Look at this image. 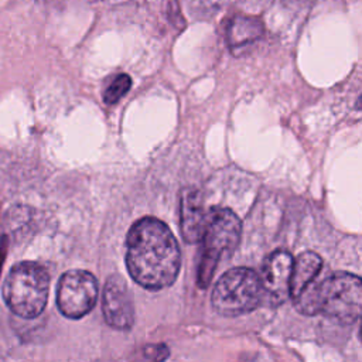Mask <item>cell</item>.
<instances>
[{"label": "cell", "mask_w": 362, "mask_h": 362, "mask_svg": "<svg viewBox=\"0 0 362 362\" xmlns=\"http://www.w3.org/2000/svg\"><path fill=\"white\" fill-rule=\"evenodd\" d=\"M49 274L35 262H21L11 267L3 287L7 307L18 317H38L48 300Z\"/></svg>", "instance_id": "cell-3"}, {"label": "cell", "mask_w": 362, "mask_h": 362, "mask_svg": "<svg viewBox=\"0 0 362 362\" xmlns=\"http://www.w3.org/2000/svg\"><path fill=\"white\" fill-rule=\"evenodd\" d=\"M181 233L185 242L197 243L202 239L206 214L204 209L202 194L197 188H187L181 194Z\"/></svg>", "instance_id": "cell-9"}, {"label": "cell", "mask_w": 362, "mask_h": 362, "mask_svg": "<svg viewBox=\"0 0 362 362\" xmlns=\"http://www.w3.org/2000/svg\"><path fill=\"white\" fill-rule=\"evenodd\" d=\"M296 308L305 314H325L342 324H352L361 315L362 281L358 276L337 272L321 283H310L297 297Z\"/></svg>", "instance_id": "cell-2"}, {"label": "cell", "mask_w": 362, "mask_h": 362, "mask_svg": "<svg viewBox=\"0 0 362 362\" xmlns=\"http://www.w3.org/2000/svg\"><path fill=\"white\" fill-rule=\"evenodd\" d=\"M322 267L321 257L314 252H303L293 259L290 277V296L297 297L320 273Z\"/></svg>", "instance_id": "cell-10"}, {"label": "cell", "mask_w": 362, "mask_h": 362, "mask_svg": "<svg viewBox=\"0 0 362 362\" xmlns=\"http://www.w3.org/2000/svg\"><path fill=\"white\" fill-rule=\"evenodd\" d=\"M262 294L259 274L247 267H235L218 279L211 301L218 314L238 317L253 311L259 305Z\"/></svg>", "instance_id": "cell-5"}, {"label": "cell", "mask_w": 362, "mask_h": 362, "mask_svg": "<svg viewBox=\"0 0 362 362\" xmlns=\"http://www.w3.org/2000/svg\"><path fill=\"white\" fill-rule=\"evenodd\" d=\"M132 79L127 74H119L113 78V81L107 85V88L103 92V100L107 105H113L119 102L130 89Z\"/></svg>", "instance_id": "cell-12"}, {"label": "cell", "mask_w": 362, "mask_h": 362, "mask_svg": "<svg viewBox=\"0 0 362 362\" xmlns=\"http://www.w3.org/2000/svg\"><path fill=\"white\" fill-rule=\"evenodd\" d=\"M242 232L240 219L228 208L211 211L202 235L204 252L198 269V284L206 287L223 256H229L238 246Z\"/></svg>", "instance_id": "cell-4"}, {"label": "cell", "mask_w": 362, "mask_h": 362, "mask_svg": "<svg viewBox=\"0 0 362 362\" xmlns=\"http://www.w3.org/2000/svg\"><path fill=\"white\" fill-rule=\"evenodd\" d=\"M98 281L86 270H69L59 279L57 287V305L68 318H82L95 305Z\"/></svg>", "instance_id": "cell-6"}, {"label": "cell", "mask_w": 362, "mask_h": 362, "mask_svg": "<svg viewBox=\"0 0 362 362\" xmlns=\"http://www.w3.org/2000/svg\"><path fill=\"white\" fill-rule=\"evenodd\" d=\"M126 264L132 279L144 288L171 286L180 272L181 253L170 228L153 216L134 222L126 239Z\"/></svg>", "instance_id": "cell-1"}, {"label": "cell", "mask_w": 362, "mask_h": 362, "mask_svg": "<svg viewBox=\"0 0 362 362\" xmlns=\"http://www.w3.org/2000/svg\"><path fill=\"white\" fill-rule=\"evenodd\" d=\"M102 311L106 322L116 329H130L134 324V305L126 281L117 276H109L102 293Z\"/></svg>", "instance_id": "cell-7"}, {"label": "cell", "mask_w": 362, "mask_h": 362, "mask_svg": "<svg viewBox=\"0 0 362 362\" xmlns=\"http://www.w3.org/2000/svg\"><path fill=\"white\" fill-rule=\"evenodd\" d=\"M293 267V256L283 249L270 253L262 269L260 283L262 291L269 303L279 305L290 297V277Z\"/></svg>", "instance_id": "cell-8"}, {"label": "cell", "mask_w": 362, "mask_h": 362, "mask_svg": "<svg viewBox=\"0 0 362 362\" xmlns=\"http://www.w3.org/2000/svg\"><path fill=\"white\" fill-rule=\"evenodd\" d=\"M144 356L148 359L154 361H161L168 356V349L163 344H156V345H148L144 348Z\"/></svg>", "instance_id": "cell-13"}, {"label": "cell", "mask_w": 362, "mask_h": 362, "mask_svg": "<svg viewBox=\"0 0 362 362\" xmlns=\"http://www.w3.org/2000/svg\"><path fill=\"white\" fill-rule=\"evenodd\" d=\"M264 27L260 18L252 16H236L226 28V41L230 48H242L262 38Z\"/></svg>", "instance_id": "cell-11"}]
</instances>
